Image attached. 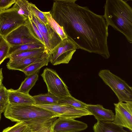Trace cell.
Returning a JSON list of instances; mask_svg holds the SVG:
<instances>
[{"mask_svg":"<svg viewBox=\"0 0 132 132\" xmlns=\"http://www.w3.org/2000/svg\"><path fill=\"white\" fill-rule=\"evenodd\" d=\"M77 1L54 0L49 11L52 18L79 49L108 59V26L104 18L79 5Z\"/></svg>","mask_w":132,"mask_h":132,"instance_id":"cell-1","label":"cell"},{"mask_svg":"<svg viewBox=\"0 0 132 132\" xmlns=\"http://www.w3.org/2000/svg\"><path fill=\"white\" fill-rule=\"evenodd\" d=\"M4 114L11 121L23 122L35 131L41 127L52 123L57 118L51 111L34 105L8 104Z\"/></svg>","mask_w":132,"mask_h":132,"instance_id":"cell-2","label":"cell"},{"mask_svg":"<svg viewBox=\"0 0 132 132\" xmlns=\"http://www.w3.org/2000/svg\"><path fill=\"white\" fill-rule=\"evenodd\" d=\"M103 15L107 25L124 35L132 43V8L123 0H106Z\"/></svg>","mask_w":132,"mask_h":132,"instance_id":"cell-3","label":"cell"},{"mask_svg":"<svg viewBox=\"0 0 132 132\" xmlns=\"http://www.w3.org/2000/svg\"><path fill=\"white\" fill-rule=\"evenodd\" d=\"M98 75L114 92L119 102L132 101V88L125 80L108 69L101 70Z\"/></svg>","mask_w":132,"mask_h":132,"instance_id":"cell-4","label":"cell"},{"mask_svg":"<svg viewBox=\"0 0 132 132\" xmlns=\"http://www.w3.org/2000/svg\"><path fill=\"white\" fill-rule=\"evenodd\" d=\"M77 46L68 37L62 40L48 53L49 62L53 65L68 64L71 59Z\"/></svg>","mask_w":132,"mask_h":132,"instance_id":"cell-5","label":"cell"},{"mask_svg":"<svg viewBox=\"0 0 132 132\" xmlns=\"http://www.w3.org/2000/svg\"><path fill=\"white\" fill-rule=\"evenodd\" d=\"M48 92L60 98L71 95L68 87L54 70L46 68L41 75Z\"/></svg>","mask_w":132,"mask_h":132,"instance_id":"cell-6","label":"cell"},{"mask_svg":"<svg viewBox=\"0 0 132 132\" xmlns=\"http://www.w3.org/2000/svg\"><path fill=\"white\" fill-rule=\"evenodd\" d=\"M28 19L19 14L13 7L6 10H0V35L5 37L24 24Z\"/></svg>","mask_w":132,"mask_h":132,"instance_id":"cell-7","label":"cell"},{"mask_svg":"<svg viewBox=\"0 0 132 132\" xmlns=\"http://www.w3.org/2000/svg\"><path fill=\"white\" fill-rule=\"evenodd\" d=\"M4 37L11 46L40 43L32 33L27 20L24 24L13 30Z\"/></svg>","mask_w":132,"mask_h":132,"instance_id":"cell-8","label":"cell"},{"mask_svg":"<svg viewBox=\"0 0 132 132\" xmlns=\"http://www.w3.org/2000/svg\"><path fill=\"white\" fill-rule=\"evenodd\" d=\"M34 105L49 110L57 118L75 119L84 116L92 115L86 109H79L63 104H34Z\"/></svg>","mask_w":132,"mask_h":132,"instance_id":"cell-9","label":"cell"},{"mask_svg":"<svg viewBox=\"0 0 132 132\" xmlns=\"http://www.w3.org/2000/svg\"><path fill=\"white\" fill-rule=\"evenodd\" d=\"M114 103L115 114L112 122L132 131V101Z\"/></svg>","mask_w":132,"mask_h":132,"instance_id":"cell-10","label":"cell"},{"mask_svg":"<svg viewBox=\"0 0 132 132\" xmlns=\"http://www.w3.org/2000/svg\"><path fill=\"white\" fill-rule=\"evenodd\" d=\"M32 20L42 35L45 49L49 53L62 40L48 24L45 25L34 15H32Z\"/></svg>","mask_w":132,"mask_h":132,"instance_id":"cell-11","label":"cell"},{"mask_svg":"<svg viewBox=\"0 0 132 132\" xmlns=\"http://www.w3.org/2000/svg\"><path fill=\"white\" fill-rule=\"evenodd\" d=\"M54 132H79L86 129V123L75 119L58 118L53 122Z\"/></svg>","mask_w":132,"mask_h":132,"instance_id":"cell-12","label":"cell"},{"mask_svg":"<svg viewBox=\"0 0 132 132\" xmlns=\"http://www.w3.org/2000/svg\"><path fill=\"white\" fill-rule=\"evenodd\" d=\"M9 103L14 105H31L35 104L32 96L19 92L17 89H7Z\"/></svg>","mask_w":132,"mask_h":132,"instance_id":"cell-13","label":"cell"},{"mask_svg":"<svg viewBox=\"0 0 132 132\" xmlns=\"http://www.w3.org/2000/svg\"><path fill=\"white\" fill-rule=\"evenodd\" d=\"M86 109L97 121H112L114 120L112 111L104 108L100 104H87Z\"/></svg>","mask_w":132,"mask_h":132,"instance_id":"cell-14","label":"cell"},{"mask_svg":"<svg viewBox=\"0 0 132 132\" xmlns=\"http://www.w3.org/2000/svg\"><path fill=\"white\" fill-rule=\"evenodd\" d=\"M48 57V54L22 59L10 61L7 63L6 67L9 70H18L21 71L30 64L37 62L41 61Z\"/></svg>","mask_w":132,"mask_h":132,"instance_id":"cell-15","label":"cell"},{"mask_svg":"<svg viewBox=\"0 0 132 132\" xmlns=\"http://www.w3.org/2000/svg\"><path fill=\"white\" fill-rule=\"evenodd\" d=\"M93 129L94 132H129L112 121H97Z\"/></svg>","mask_w":132,"mask_h":132,"instance_id":"cell-16","label":"cell"},{"mask_svg":"<svg viewBox=\"0 0 132 132\" xmlns=\"http://www.w3.org/2000/svg\"><path fill=\"white\" fill-rule=\"evenodd\" d=\"M48 52L45 47L38 49L24 51L13 54L10 56L8 58L10 61L29 58L43 55Z\"/></svg>","mask_w":132,"mask_h":132,"instance_id":"cell-17","label":"cell"},{"mask_svg":"<svg viewBox=\"0 0 132 132\" xmlns=\"http://www.w3.org/2000/svg\"><path fill=\"white\" fill-rule=\"evenodd\" d=\"M37 104L52 105L58 104L60 98L48 92L45 94H40L32 96Z\"/></svg>","mask_w":132,"mask_h":132,"instance_id":"cell-18","label":"cell"},{"mask_svg":"<svg viewBox=\"0 0 132 132\" xmlns=\"http://www.w3.org/2000/svg\"><path fill=\"white\" fill-rule=\"evenodd\" d=\"M44 47H45V46L40 42L11 46L10 47L7 58H8L11 55L17 53Z\"/></svg>","mask_w":132,"mask_h":132,"instance_id":"cell-19","label":"cell"},{"mask_svg":"<svg viewBox=\"0 0 132 132\" xmlns=\"http://www.w3.org/2000/svg\"><path fill=\"white\" fill-rule=\"evenodd\" d=\"M38 78V73L27 76L22 82L17 90L20 92L29 94L30 90L35 85Z\"/></svg>","mask_w":132,"mask_h":132,"instance_id":"cell-20","label":"cell"},{"mask_svg":"<svg viewBox=\"0 0 132 132\" xmlns=\"http://www.w3.org/2000/svg\"><path fill=\"white\" fill-rule=\"evenodd\" d=\"M29 3L26 0H16L13 7L20 15L27 19H31L32 16L30 11Z\"/></svg>","mask_w":132,"mask_h":132,"instance_id":"cell-21","label":"cell"},{"mask_svg":"<svg viewBox=\"0 0 132 132\" xmlns=\"http://www.w3.org/2000/svg\"><path fill=\"white\" fill-rule=\"evenodd\" d=\"M46 16L48 23L50 27L60 37L62 40L68 37L64 32L62 28L52 18L50 12H43Z\"/></svg>","mask_w":132,"mask_h":132,"instance_id":"cell-22","label":"cell"},{"mask_svg":"<svg viewBox=\"0 0 132 132\" xmlns=\"http://www.w3.org/2000/svg\"><path fill=\"white\" fill-rule=\"evenodd\" d=\"M58 104L68 105L79 109H86L87 104L76 99L71 95L60 98Z\"/></svg>","mask_w":132,"mask_h":132,"instance_id":"cell-23","label":"cell"},{"mask_svg":"<svg viewBox=\"0 0 132 132\" xmlns=\"http://www.w3.org/2000/svg\"><path fill=\"white\" fill-rule=\"evenodd\" d=\"M49 62L48 57L43 61L30 64L21 71L23 72L27 76L38 73L42 67L47 65Z\"/></svg>","mask_w":132,"mask_h":132,"instance_id":"cell-24","label":"cell"},{"mask_svg":"<svg viewBox=\"0 0 132 132\" xmlns=\"http://www.w3.org/2000/svg\"><path fill=\"white\" fill-rule=\"evenodd\" d=\"M11 46L5 38L0 35V65L7 59Z\"/></svg>","mask_w":132,"mask_h":132,"instance_id":"cell-25","label":"cell"},{"mask_svg":"<svg viewBox=\"0 0 132 132\" xmlns=\"http://www.w3.org/2000/svg\"><path fill=\"white\" fill-rule=\"evenodd\" d=\"M29 7L30 11L32 15H34L45 25L48 24L46 18L43 12L39 10L35 4L29 2Z\"/></svg>","mask_w":132,"mask_h":132,"instance_id":"cell-26","label":"cell"},{"mask_svg":"<svg viewBox=\"0 0 132 132\" xmlns=\"http://www.w3.org/2000/svg\"><path fill=\"white\" fill-rule=\"evenodd\" d=\"M27 127L24 122H17L13 126L4 129L2 132H24Z\"/></svg>","mask_w":132,"mask_h":132,"instance_id":"cell-27","label":"cell"},{"mask_svg":"<svg viewBox=\"0 0 132 132\" xmlns=\"http://www.w3.org/2000/svg\"><path fill=\"white\" fill-rule=\"evenodd\" d=\"M16 0H0V10H6L14 4Z\"/></svg>","mask_w":132,"mask_h":132,"instance_id":"cell-28","label":"cell"},{"mask_svg":"<svg viewBox=\"0 0 132 132\" xmlns=\"http://www.w3.org/2000/svg\"><path fill=\"white\" fill-rule=\"evenodd\" d=\"M7 102H8L7 89L3 84L0 88V103Z\"/></svg>","mask_w":132,"mask_h":132,"instance_id":"cell-29","label":"cell"},{"mask_svg":"<svg viewBox=\"0 0 132 132\" xmlns=\"http://www.w3.org/2000/svg\"><path fill=\"white\" fill-rule=\"evenodd\" d=\"M52 123L42 126L35 131V132H54L52 127Z\"/></svg>","mask_w":132,"mask_h":132,"instance_id":"cell-30","label":"cell"},{"mask_svg":"<svg viewBox=\"0 0 132 132\" xmlns=\"http://www.w3.org/2000/svg\"><path fill=\"white\" fill-rule=\"evenodd\" d=\"M8 103V102L0 103V113H2L4 112Z\"/></svg>","mask_w":132,"mask_h":132,"instance_id":"cell-31","label":"cell"},{"mask_svg":"<svg viewBox=\"0 0 132 132\" xmlns=\"http://www.w3.org/2000/svg\"><path fill=\"white\" fill-rule=\"evenodd\" d=\"M24 132H35V131L28 126Z\"/></svg>","mask_w":132,"mask_h":132,"instance_id":"cell-32","label":"cell"},{"mask_svg":"<svg viewBox=\"0 0 132 132\" xmlns=\"http://www.w3.org/2000/svg\"><path fill=\"white\" fill-rule=\"evenodd\" d=\"M2 81H0V88L1 87V86L3 85Z\"/></svg>","mask_w":132,"mask_h":132,"instance_id":"cell-33","label":"cell"},{"mask_svg":"<svg viewBox=\"0 0 132 132\" xmlns=\"http://www.w3.org/2000/svg\"><path fill=\"white\" fill-rule=\"evenodd\" d=\"M1 113H0V121L1 120Z\"/></svg>","mask_w":132,"mask_h":132,"instance_id":"cell-34","label":"cell"}]
</instances>
